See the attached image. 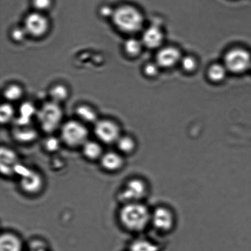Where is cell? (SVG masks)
I'll return each mask as SVG.
<instances>
[{"mask_svg":"<svg viewBox=\"0 0 251 251\" xmlns=\"http://www.w3.org/2000/svg\"><path fill=\"white\" fill-rule=\"evenodd\" d=\"M115 144L119 151L123 154H132L136 149V142L129 135H121Z\"/></svg>","mask_w":251,"mask_h":251,"instance_id":"18","label":"cell"},{"mask_svg":"<svg viewBox=\"0 0 251 251\" xmlns=\"http://www.w3.org/2000/svg\"><path fill=\"white\" fill-rule=\"evenodd\" d=\"M225 62L227 70L235 73H242L251 68V55L243 49H233L226 54Z\"/></svg>","mask_w":251,"mask_h":251,"instance_id":"8","label":"cell"},{"mask_svg":"<svg viewBox=\"0 0 251 251\" xmlns=\"http://www.w3.org/2000/svg\"><path fill=\"white\" fill-rule=\"evenodd\" d=\"M89 132L82 122L70 120L60 128V139L64 144L71 149L82 147L88 140Z\"/></svg>","mask_w":251,"mask_h":251,"instance_id":"4","label":"cell"},{"mask_svg":"<svg viewBox=\"0 0 251 251\" xmlns=\"http://www.w3.org/2000/svg\"><path fill=\"white\" fill-rule=\"evenodd\" d=\"M85 158L90 161H100L104 154L100 142L88 139L81 147Z\"/></svg>","mask_w":251,"mask_h":251,"instance_id":"16","label":"cell"},{"mask_svg":"<svg viewBox=\"0 0 251 251\" xmlns=\"http://www.w3.org/2000/svg\"><path fill=\"white\" fill-rule=\"evenodd\" d=\"M48 19L39 12L29 14L25 20L24 28L28 35L33 38H40L48 31Z\"/></svg>","mask_w":251,"mask_h":251,"instance_id":"9","label":"cell"},{"mask_svg":"<svg viewBox=\"0 0 251 251\" xmlns=\"http://www.w3.org/2000/svg\"><path fill=\"white\" fill-rule=\"evenodd\" d=\"M49 95L51 98V101L59 104L67 99L69 95L68 90L64 85H56L51 88Z\"/></svg>","mask_w":251,"mask_h":251,"instance_id":"20","label":"cell"},{"mask_svg":"<svg viewBox=\"0 0 251 251\" xmlns=\"http://www.w3.org/2000/svg\"><path fill=\"white\" fill-rule=\"evenodd\" d=\"M130 251H157V247L150 241L139 239L132 243Z\"/></svg>","mask_w":251,"mask_h":251,"instance_id":"22","label":"cell"},{"mask_svg":"<svg viewBox=\"0 0 251 251\" xmlns=\"http://www.w3.org/2000/svg\"><path fill=\"white\" fill-rule=\"evenodd\" d=\"M76 114L79 119L86 123H95L98 121L97 113L93 108L88 105H80L76 109Z\"/></svg>","mask_w":251,"mask_h":251,"instance_id":"19","label":"cell"},{"mask_svg":"<svg viewBox=\"0 0 251 251\" xmlns=\"http://www.w3.org/2000/svg\"><path fill=\"white\" fill-rule=\"evenodd\" d=\"M143 43L136 39H127L125 42L124 48L126 53L131 56H137L142 49Z\"/></svg>","mask_w":251,"mask_h":251,"instance_id":"23","label":"cell"},{"mask_svg":"<svg viewBox=\"0 0 251 251\" xmlns=\"http://www.w3.org/2000/svg\"><path fill=\"white\" fill-rule=\"evenodd\" d=\"M227 68L225 66L216 64L211 66L209 69L208 75L209 78L214 82H220L225 78L226 75Z\"/></svg>","mask_w":251,"mask_h":251,"instance_id":"21","label":"cell"},{"mask_svg":"<svg viewBox=\"0 0 251 251\" xmlns=\"http://www.w3.org/2000/svg\"><path fill=\"white\" fill-rule=\"evenodd\" d=\"M4 97L9 101H16L21 99L23 90L20 86L12 84L9 85L4 91Z\"/></svg>","mask_w":251,"mask_h":251,"instance_id":"24","label":"cell"},{"mask_svg":"<svg viewBox=\"0 0 251 251\" xmlns=\"http://www.w3.org/2000/svg\"><path fill=\"white\" fill-rule=\"evenodd\" d=\"M147 194L146 183L142 179L132 178L127 181L120 190L119 199L124 204L140 202Z\"/></svg>","mask_w":251,"mask_h":251,"instance_id":"6","label":"cell"},{"mask_svg":"<svg viewBox=\"0 0 251 251\" xmlns=\"http://www.w3.org/2000/svg\"><path fill=\"white\" fill-rule=\"evenodd\" d=\"M151 216L149 208L140 202L125 203L119 213L122 227L131 232H139L145 230L151 223Z\"/></svg>","mask_w":251,"mask_h":251,"instance_id":"1","label":"cell"},{"mask_svg":"<svg viewBox=\"0 0 251 251\" xmlns=\"http://www.w3.org/2000/svg\"><path fill=\"white\" fill-rule=\"evenodd\" d=\"M14 110L13 107L9 104H2L0 110V119L1 124H7L13 119Z\"/></svg>","mask_w":251,"mask_h":251,"instance_id":"25","label":"cell"},{"mask_svg":"<svg viewBox=\"0 0 251 251\" xmlns=\"http://www.w3.org/2000/svg\"><path fill=\"white\" fill-rule=\"evenodd\" d=\"M95 136L102 144H116L121 136V130L117 123L110 120H98L95 124Z\"/></svg>","mask_w":251,"mask_h":251,"instance_id":"7","label":"cell"},{"mask_svg":"<svg viewBox=\"0 0 251 251\" xmlns=\"http://www.w3.org/2000/svg\"><path fill=\"white\" fill-rule=\"evenodd\" d=\"M22 242L18 235L10 232L1 233L0 237V251H22Z\"/></svg>","mask_w":251,"mask_h":251,"instance_id":"15","label":"cell"},{"mask_svg":"<svg viewBox=\"0 0 251 251\" xmlns=\"http://www.w3.org/2000/svg\"><path fill=\"white\" fill-rule=\"evenodd\" d=\"M114 11L110 7L104 6L102 7L101 9H100V14L104 17H112Z\"/></svg>","mask_w":251,"mask_h":251,"instance_id":"30","label":"cell"},{"mask_svg":"<svg viewBox=\"0 0 251 251\" xmlns=\"http://www.w3.org/2000/svg\"><path fill=\"white\" fill-rule=\"evenodd\" d=\"M17 125L13 131V136L17 141L26 144L35 140L37 133L33 127L29 126V125Z\"/></svg>","mask_w":251,"mask_h":251,"instance_id":"17","label":"cell"},{"mask_svg":"<svg viewBox=\"0 0 251 251\" xmlns=\"http://www.w3.org/2000/svg\"><path fill=\"white\" fill-rule=\"evenodd\" d=\"M44 179L38 171L25 169L20 174L19 186L23 193L28 196H36L43 191Z\"/></svg>","mask_w":251,"mask_h":251,"instance_id":"5","label":"cell"},{"mask_svg":"<svg viewBox=\"0 0 251 251\" xmlns=\"http://www.w3.org/2000/svg\"><path fill=\"white\" fill-rule=\"evenodd\" d=\"M0 167L4 176H11L17 172L20 167L19 157L14 150L7 147H1Z\"/></svg>","mask_w":251,"mask_h":251,"instance_id":"11","label":"cell"},{"mask_svg":"<svg viewBox=\"0 0 251 251\" xmlns=\"http://www.w3.org/2000/svg\"><path fill=\"white\" fill-rule=\"evenodd\" d=\"M33 6L38 11H46L51 4V0H33Z\"/></svg>","mask_w":251,"mask_h":251,"instance_id":"27","label":"cell"},{"mask_svg":"<svg viewBox=\"0 0 251 251\" xmlns=\"http://www.w3.org/2000/svg\"><path fill=\"white\" fill-rule=\"evenodd\" d=\"M36 117L41 130L47 134H51L62 126V110L58 104L52 101L42 105L37 111Z\"/></svg>","mask_w":251,"mask_h":251,"instance_id":"3","label":"cell"},{"mask_svg":"<svg viewBox=\"0 0 251 251\" xmlns=\"http://www.w3.org/2000/svg\"><path fill=\"white\" fill-rule=\"evenodd\" d=\"M27 34L24 28H16L12 31V38L15 41L21 42L24 40Z\"/></svg>","mask_w":251,"mask_h":251,"instance_id":"28","label":"cell"},{"mask_svg":"<svg viewBox=\"0 0 251 251\" xmlns=\"http://www.w3.org/2000/svg\"><path fill=\"white\" fill-rule=\"evenodd\" d=\"M100 166L104 171L115 173L123 169L125 159L120 152L107 151L104 152L100 160Z\"/></svg>","mask_w":251,"mask_h":251,"instance_id":"12","label":"cell"},{"mask_svg":"<svg viewBox=\"0 0 251 251\" xmlns=\"http://www.w3.org/2000/svg\"><path fill=\"white\" fill-rule=\"evenodd\" d=\"M163 33L158 26H151L144 31L142 36V43L149 48H156L163 41Z\"/></svg>","mask_w":251,"mask_h":251,"instance_id":"14","label":"cell"},{"mask_svg":"<svg viewBox=\"0 0 251 251\" xmlns=\"http://www.w3.org/2000/svg\"><path fill=\"white\" fill-rule=\"evenodd\" d=\"M151 223L156 229L162 232H168L174 227V215L170 209L158 207L151 213Z\"/></svg>","mask_w":251,"mask_h":251,"instance_id":"10","label":"cell"},{"mask_svg":"<svg viewBox=\"0 0 251 251\" xmlns=\"http://www.w3.org/2000/svg\"><path fill=\"white\" fill-rule=\"evenodd\" d=\"M114 25L125 33H134L140 30L144 24V17L135 7L123 6L114 10L112 15Z\"/></svg>","mask_w":251,"mask_h":251,"instance_id":"2","label":"cell"},{"mask_svg":"<svg viewBox=\"0 0 251 251\" xmlns=\"http://www.w3.org/2000/svg\"><path fill=\"white\" fill-rule=\"evenodd\" d=\"M159 65L157 64L149 63L145 66V73L149 76H154L158 73Z\"/></svg>","mask_w":251,"mask_h":251,"instance_id":"29","label":"cell"},{"mask_svg":"<svg viewBox=\"0 0 251 251\" xmlns=\"http://www.w3.org/2000/svg\"><path fill=\"white\" fill-rule=\"evenodd\" d=\"M180 58V53L176 49L174 48H164L157 53L156 63L161 67L170 68L178 63Z\"/></svg>","mask_w":251,"mask_h":251,"instance_id":"13","label":"cell"},{"mask_svg":"<svg viewBox=\"0 0 251 251\" xmlns=\"http://www.w3.org/2000/svg\"><path fill=\"white\" fill-rule=\"evenodd\" d=\"M181 65L187 71H192L194 70L196 67V61L195 59L191 56H186V57L181 59Z\"/></svg>","mask_w":251,"mask_h":251,"instance_id":"26","label":"cell"}]
</instances>
